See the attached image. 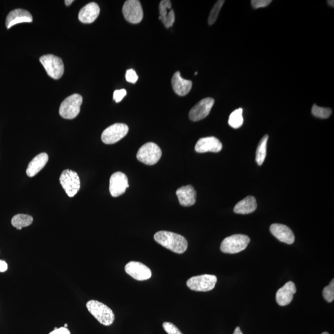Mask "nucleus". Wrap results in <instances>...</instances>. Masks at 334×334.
I'll return each instance as SVG.
<instances>
[{
  "instance_id": "f257e3e1",
  "label": "nucleus",
  "mask_w": 334,
  "mask_h": 334,
  "mask_svg": "<svg viewBox=\"0 0 334 334\" xmlns=\"http://www.w3.org/2000/svg\"><path fill=\"white\" fill-rule=\"evenodd\" d=\"M154 238L157 243L177 254L184 253L188 246L186 239L177 233L160 231L155 233Z\"/></svg>"
},
{
  "instance_id": "f03ea898",
  "label": "nucleus",
  "mask_w": 334,
  "mask_h": 334,
  "mask_svg": "<svg viewBox=\"0 0 334 334\" xmlns=\"http://www.w3.org/2000/svg\"><path fill=\"white\" fill-rule=\"evenodd\" d=\"M86 307L100 324L109 326L113 323L115 315L113 311L105 304L96 300H90L87 303Z\"/></svg>"
},
{
  "instance_id": "7ed1b4c3",
  "label": "nucleus",
  "mask_w": 334,
  "mask_h": 334,
  "mask_svg": "<svg viewBox=\"0 0 334 334\" xmlns=\"http://www.w3.org/2000/svg\"><path fill=\"white\" fill-rule=\"evenodd\" d=\"M82 104V97L74 93L63 100L59 107V113L61 117L72 120L79 115Z\"/></svg>"
},
{
  "instance_id": "20e7f679",
  "label": "nucleus",
  "mask_w": 334,
  "mask_h": 334,
  "mask_svg": "<svg viewBox=\"0 0 334 334\" xmlns=\"http://www.w3.org/2000/svg\"><path fill=\"white\" fill-rule=\"evenodd\" d=\"M250 242L246 235L237 234L226 237L222 242L221 249L224 253L236 254L244 250Z\"/></svg>"
},
{
  "instance_id": "39448f33",
  "label": "nucleus",
  "mask_w": 334,
  "mask_h": 334,
  "mask_svg": "<svg viewBox=\"0 0 334 334\" xmlns=\"http://www.w3.org/2000/svg\"><path fill=\"white\" fill-rule=\"evenodd\" d=\"M162 154L161 148L156 144L148 143L139 148L137 159L148 166H154L161 159Z\"/></svg>"
},
{
  "instance_id": "423d86ee",
  "label": "nucleus",
  "mask_w": 334,
  "mask_h": 334,
  "mask_svg": "<svg viewBox=\"0 0 334 334\" xmlns=\"http://www.w3.org/2000/svg\"><path fill=\"white\" fill-rule=\"evenodd\" d=\"M40 61L52 78L58 79L62 77L65 68L62 59L59 57L51 54L46 55L40 57Z\"/></svg>"
},
{
  "instance_id": "0eeeda50",
  "label": "nucleus",
  "mask_w": 334,
  "mask_h": 334,
  "mask_svg": "<svg viewBox=\"0 0 334 334\" xmlns=\"http://www.w3.org/2000/svg\"><path fill=\"white\" fill-rule=\"evenodd\" d=\"M59 182L70 198H73L78 193L81 187V182L77 173L68 169L64 170L61 174Z\"/></svg>"
},
{
  "instance_id": "6e6552de",
  "label": "nucleus",
  "mask_w": 334,
  "mask_h": 334,
  "mask_svg": "<svg viewBox=\"0 0 334 334\" xmlns=\"http://www.w3.org/2000/svg\"><path fill=\"white\" fill-rule=\"evenodd\" d=\"M217 282L216 276L204 274V275L192 277L187 280L186 285L193 291L205 292L213 290Z\"/></svg>"
},
{
  "instance_id": "1a4fd4ad",
  "label": "nucleus",
  "mask_w": 334,
  "mask_h": 334,
  "mask_svg": "<svg viewBox=\"0 0 334 334\" xmlns=\"http://www.w3.org/2000/svg\"><path fill=\"white\" fill-rule=\"evenodd\" d=\"M129 128L124 123H115L110 126L103 131L101 136L103 143L113 144L117 143L128 134Z\"/></svg>"
},
{
  "instance_id": "9d476101",
  "label": "nucleus",
  "mask_w": 334,
  "mask_h": 334,
  "mask_svg": "<svg viewBox=\"0 0 334 334\" xmlns=\"http://www.w3.org/2000/svg\"><path fill=\"white\" fill-rule=\"evenodd\" d=\"M125 19L131 24H138L143 19L144 13L141 2L138 0H128L123 6Z\"/></svg>"
},
{
  "instance_id": "9b49d317",
  "label": "nucleus",
  "mask_w": 334,
  "mask_h": 334,
  "mask_svg": "<svg viewBox=\"0 0 334 334\" xmlns=\"http://www.w3.org/2000/svg\"><path fill=\"white\" fill-rule=\"evenodd\" d=\"M214 98L207 97L204 98L194 105L189 113V117L193 121H198L207 117L214 106Z\"/></svg>"
},
{
  "instance_id": "f8f14e48",
  "label": "nucleus",
  "mask_w": 334,
  "mask_h": 334,
  "mask_svg": "<svg viewBox=\"0 0 334 334\" xmlns=\"http://www.w3.org/2000/svg\"><path fill=\"white\" fill-rule=\"evenodd\" d=\"M129 187L128 180L125 173L118 171L113 173L110 179V193L114 198L122 195Z\"/></svg>"
},
{
  "instance_id": "ddd939ff",
  "label": "nucleus",
  "mask_w": 334,
  "mask_h": 334,
  "mask_svg": "<svg viewBox=\"0 0 334 334\" xmlns=\"http://www.w3.org/2000/svg\"><path fill=\"white\" fill-rule=\"evenodd\" d=\"M125 272L128 275L137 280L143 281L148 280L152 276V272L143 263L131 261L125 265Z\"/></svg>"
},
{
  "instance_id": "4468645a",
  "label": "nucleus",
  "mask_w": 334,
  "mask_h": 334,
  "mask_svg": "<svg viewBox=\"0 0 334 334\" xmlns=\"http://www.w3.org/2000/svg\"><path fill=\"white\" fill-rule=\"evenodd\" d=\"M223 149V144L214 136L201 138L195 146V150L198 153L219 152Z\"/></svg>"
},
{
  "instance_id": "2eb2a0df",
  "label": "nucleus",
  "mask_w": 334,
  "mask_h": 334,
  "mask_svg": "<svg viewBox=\"0 0 334 334\" xmlns=\"http://www.w3.org/2000/svg\"><path fill=\"white\" fill-rule=\"evenodd\" d=\"M272 235L279 241L288 244L295 241V235L289 227L282 224L274 223L270 227Z\"/></svg>"
},
{
  "instance_id": "dca6fc26",
  "label": "nucleus",
  "mask_w": 334,
  "mask_h": 334,
  "mask_svg": "<svg viewBox=\"0 0 334 334\" xmlns=\"http://www.w3.org/2000/svg\"><path fill=\"white\" fill-rule=\"evenodd\" d=\"M33 18L28 11L22 9H16L11 11L7 16L6 26L7 29H10L16 24L22 22H32Z\"/></svg>"
},
{
  "instance_id": "f3484780",
  "label": "nucleus",
  "mask_w": 334,
  "mask_h": 334,
  "mask_svg": "<svg viewBox=\"0 0 334 334\" xmlns=\"http://www.w3.org/2000/svg\"><path fill=\"white\" fill-rule=\"evenodd\" d=\"M100 8L94 2L89 3L80 10L78 18L84 24H91L94 22L100 14Z\"/></svg>"
},
{
  "instance_id": "a211bd4d",
  "label": "nucleus",
  "mask_w": 334,
  "mask_h": 334,
  "mask_svg": "<svg viewBox=\"0 0 334 334\" xmlns=\"http://www.w3.org/2000/svg\"><path fill=\"white\" fill-rule=\"evenodd\" d=\"M297 292L294 282H288L277 292L276 300L279 305L284 306L291 303L294 295Z\"/></svg>"
},
{
  "instance_id": "6ab92c4d",
  "label": "nucleus",
  "mask_w": 334,
  "mask_h": 334,
  "mask_svg": "<svg viewBox=\"0 0 334 334\" xmlns=\"http://www.w3.org/2000/svg\"><path fill=\"white\" fill-rule=\"evenodd\" d=\"M181 205L184 207L193 205L196 201V192L193 186L187 185L178 188L176 192Z\"/></svg>"
},
{
  "instance_id": "aec40b11",
  "label": "nucleus",
  "mask_w": 334,
  "mask_h": 334,
  "mask_svg": "<svg viewBox=\"0 0 334 334\" xmlns=\"http://www.w3.org/2000/svg\"><path fill=\"white\" fill-rule=\"evenodd\" d=\"M171 85L173 91L180 96L186 95L191 90L193 82L189 80L183 78L180 72L173 74L171 79Z\"/></svg>"
},
{
  "instance_id": "412c9836",
  "label": "nucleus",
  "mask_w": 334,
  "mask_h": 334,
  "mask_svg": "<svg viewBox=\"0 0 334 334\" xmlns=\"http://www.w3.org/2000/svg\"><path fill=\"white\" fill-rule=\"evenodd\" d=\"M159 19L167 28L173 26L175 20V13L171 9V3L169 0H162L159 4Z\"/></svg>"
},
{
  "instance_id": "4be33fe9",
  "label": "nucleus",
  "mask_w": 334,
  "mask_h": 334,
  "mask_svg": "<svg viewBox=\"0 0 334 334\" xmlns=\"http://www.w3.org/2000/svg\"><path fill=\"white\" fill-rule=\"evenodd\" d=\"M48 161H49V155L47 153L43 152L36 155L27 166V175L29 177H34L44 168Z\"/></svg>"
},
{
  "instance_id": "5701e85b",
  "label": "nucleus",
  "mask_w": 334,
  "mask_h": 334,
  "mask_svg": "<svg viewBox=\"0 0 334 334\" xmlns=\"http://www.w3.org/2000/svg\"><path fill=\"white\" fill-rule=\"evenodd\" d=\"M257 209V203L255 197L249 196L240 201L234 208V212L239 214H249Z\"/></svg>"
},
{
  "instance_id": "b1692460",
  "label": "nucleus",
  "mask_w": 334,
  "mask_h": 334,
  "mask_svg": "<svg viewBox=\"0 0 334 334\" xmlns=\"http://www.w3.org/2000/svg\"><path fill=\"white\" fill-rule=\"evenodd\" d=\"M33 217L27 214H17L11 219V224L18 230L31 225L33 223Z\"/></svg>"
},
{
  "instance_id": "393cba45",
  "label": "nucleus",
  "mask_w": 334,
  "mask_h": 334,
  "mask_svg": "<svg viewBox=\"0 0 334 334\" xmlns=\"http://www.w3.org/2000/svg\"><path fill=\"white\" fill-rule=\"evenodd\" d=\"M269 136L265 134L260 139L256 150V161L259 166H262L264 163L267 153V144L268 141Z\"/></svg>"
},
{
  "instance_id": "a878e982",
  "label": "nucleus",
  "mask_w": 334,
  "mask_h": 334,
  "mask_svg": "<svg viewBox=\"0 0 334 334\" xmlns=\"http://www.w3.org/2000/svg\"><path fill=\"white\" fill-rule=\"evenodd\" d=\"M243 117H242V109L240 108L235 110L230 114L228 119V124L234 129H238L243 125Z\"/></svg>"
},
{
  "instance_id": "bb28decb",
  "label": "nucleus",
  "mask_w": 334,
  "mask_h": 334,
  "mask_svg": "<svg viewBox=\"0 0 334 334\" xmlns=\"http://www.w3.org/2000/svg\"><path fill=\"white\" fill-rule=\"evenodd\" d=\"M311 112H312L313 115L315 116V117L326 119L329 118V116L331 115L332 110L329 108H324V107H319L317 105L315 104L313 105Z\"/></svg>"
},
{
  "instance_id": "cd10ccee",
  "label": "nucleus",
  "mask_w": 334,
  "mask_h": 334,
  "mask_svg": "<svg viewBox=\"0 0 334 334\" xmlns=\"http://www.w3.org/2000/svg\"><path fill=\"white\" fill-rule=\"evenodd\" d=\"M224 3H225L224 0H219L214 4L213 8L210 11L209 19H208V22L210 25L214 24V22L216 21L217 18L219 17L220 11H221Z\"/></svg>"
},
{
  "instance_id": "c85d7f7f",
  "label": "nucleus",
  "mask_w": 334,
  "mask_h": 334,
  "mask_svg": "<svg viewBox=\"0 0 334 334\" xmlns=\"http://www.w3.org/2000/svg\"><path fill=\"white\" fill-rule=\"evenodd\" d=\"M324 298L329 303H331L334 299V280L331 281L330 284L325 287L323 290Z\"/></svg>"
},
{
  "instance_id": "c756f323",
  "label": "nucleus",
  "mask_w": 334,
  "mask_h": 334,
  "mask_svg": "<svg viewBox=\"0 0 334 334\" xmlns=\"http://www.w3.org/2000/svg\"><path fill=\"white\" fill-rule=\"evenodd\" d=\"M163 328L168 334H183L177 327L171 322H166L163 324Z\"/></svg>"
},
{
  "instance_id": "7c9ffc66",
  "label": "nucleus",
  "mask_w": 334,
  "mask_h": 334,
  "mask_svg": "<svg viewBox=\"0 0 334 334\" xmlns=\"http://www.w3.org/2000/svg\"><path fill=\"white\" fill-rule=\"evenodd\" d=\"M138 75L133 69H130L126 73V80L130 83L135 84L138 80Z\"/></svg>"
},
{
  "instance_id": "2f4dec72",
  "label": "nucleus",
  "mask_w": 334,
  "mask_h": 334,
  "mask_svg": "<svg viewBox=\"0 0 334 334\" xmlns=\"http://www.w3.org/2000/svg\"><path fill=\"white\" fill-rule=\"evenodd\" d=\"M271 2V0H253L251 1V5L255 9L264 8L269 5Z\"/></svg>"
},
{
  "instance_id": "473e14b6",
  "label": "nucleus",
  "mask_w": 334,
  "mask_h": 334,
  "mask_svg": "<svg viewBox=\"0 0 334 334\" xmlns=\"http://www.w3.org/2000/svg\"><path fill=\"white\" fill-rule=\"evenodd\" d=\"M127 91L124 89H120V90H116L113 93V100L116 103L120 102L123 99V98L125 97L126 95H127Z\"/></svg>"
},
{
  "instance_id": "72a5a7b5",
  "label": "nucleus",
  "mask_w": 334,
  "mask_h": 334,
  "mask_svg": "<svg viewBox=\"0 0 334 334\" xmlns=\"http://www.w3.org/2000/svg\"><path fill=\"white\" fill-rule=\"evenodd\" d=\"M49 334H71V333L69 329L61 327L60 328L52 331Z\"/></svg>"
},
{
  "instance_id": "f704fd0d",
  "label": "nucleus",
  "mask_w": 334,
  "mask_h": 334,
  "mask_svg": "<svg viewBox=\"0 0 334 334\" xmlns=\"http://www.w3.org/2000/svg\"><path fill=\"white\" fill-rule=\"evenodd\" d=\"M8 264L3 260H0V272H4L8 270Z\"/></svg>"
},
{
  "instance_id": "c9c22d12",
  "label": "nucleus",
  "mask_w": 334,
  "mask_h": 334,
  "mask_svg": "<svg viewBox=\"0 0 334 334\" xmlns=\"http://www.w3.org/2000/svg\"><path fill=\"white\" fill-rule=\"evenodd\" d=\"M233 334H242V333L241 331V329L239 328V327H237L236 329H235V330L234 331V333Z\"/></svg>"
},
{
  "instance_id": "e433bc0d",
  "label": "nucleus",
  "mask_w": 334,
  "mask_h": 334,
  "mask_svg": "<svg viewBox=\"0 0 334 334\" xmlns=\"http://www.w3.org/2000/svg\"><path fill=\"white\" fill-rule=\"evenodd\" d=\"M65 2L66 6H70L74 1L73 0H66Z\"/></svg>"
},
{
  "instance_id": "4c0bfd02",
  "label": "nucleus",
  "mask_w": 334,
  "mask_h": 334,
  "mask_svg": "<svg viewBox=\"0 0 334 334\" xmlns=\"http://www.w3.org/2000/svg\"><path fill=\"white\" fill-rule=\"evenodd\" d=\"M328 3L332 7H334V1H328Z\"/></svg>"
},
{
  "instance_id": "58836bf2",
  "label": "nucleus",
  "mask_w": 334,
  "mask_h": 334,
  "mask_svg": "<svg viewBox=\"0 0 334 334\" xmlns=\"http://www.w3.org/2000/svg\"><path fill=\"white\" fill-rule=\"evenodd\" d=\"M68 324H65V326H64V328H68Z\"/></svg>"
},
{
  "instance_id": "ea45409f",
  "label": "nucleus",
  "mask_w": 334,
  "mask_h": 334,
  "mask_svg": "<svg viewBox=\"0 0 334 334\" xmlns=\"http://www.w3.org/2000/svg\"><path fill=\"white\" fill-rule=\"evenodd\" d=\"M322 334H329L328 333H327V332H324V333H322Z\"/></svg>"
},
{
  "instance_id": "a19ab883",
  "label": "nucleus",
  "mask_w": 334,
  "mask_h": 334,
  "mask_svg": "<svg viewBox=\"0 0 334 334\" xmlns=\"http://www.w3.org/2000/svg\"><path fill=\"white\" fill-rule=\"evenodd\" d=\"M198 74V72L195 73V75Z\"/></svg>"
}]
</instances>
